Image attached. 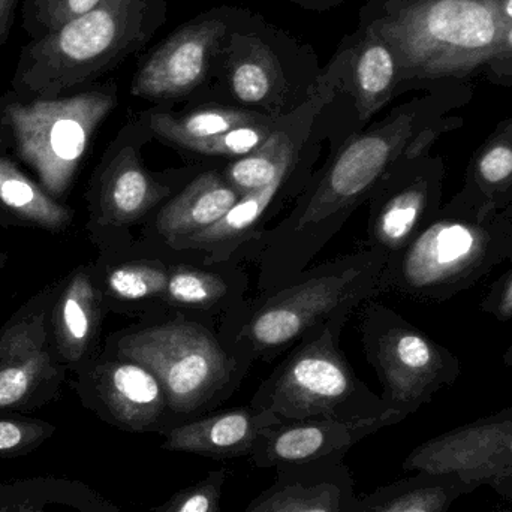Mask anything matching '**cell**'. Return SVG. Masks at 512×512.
I'll use <instances>...</instances> for the list:
<instances>
[{"label":"cell","mask_w":512,"mask_h":512,"mask_svg":"<svg viewBox=\"0 0 512 512\" xmlns=\"http://www.w3.org/2000/svg\"><path fill=\"white\" fill-rule=\"evenodd\" d=\"M283 117H268L252 125L239 126L212 140L203 141L192 147L191 152L198 155L221 156V158L239 159L258 150L270 135L282 125Z\"/></svg>","instance_id":"obj_30"},{"label":"cell","mask_w":512,"mask_h":512,"mask_svg":"<svg viewBox=\"0 0 512 512\" xmlns=\"http://www.w3.org/2000/svg\"><path fill=\"white\" fill-rule=\"evenodd\" d=\"M481 249L480 234L468 225H433L406 251L400 267L402 280L409 288H429L468 267Z\"/></svg>","instance_id":"obj_21"},{"label":"cell","mask_w":512,"mask_h":512,"mask_svg":"<svg viewBox=\"0 0 512 512\" xmlns=\"http://www.w3.org/2000/svg\"><path fill=\"white\" fill-rule=\"evenodd\" d=\"M321 75L312 45L251 11L228 35L201 99L283 117L312 98Z\"/></svg>","instance_id":"obj_6"},{"label":"cell","mask_w":512,"mask_h":512,"mask_svg":"<svg viewBox=\"0 0 512 512\" xmlns=\"http://www.w3.org/2000/svg\"><path fill=\"white\" fill-rule=\"evenodd\" d=\"M384 427L388 424L378 420L307 418L285 421L262 433L249 462L262 469L343 462L352 447Z\"/></svg>","instance_id":"obj_15"},{"label":"cell","mask_w":512,"mask_h":512,"mask_svg":"<svg viewBox=\"0 0 512 512\" xmlns=\"http://www.w3.org/2000/svg\"><path fill=\"white\" fill-rule=\"evenodd\" d=\"M75 212L30 179L21 165L0 155V225L63 234L74 224Z\"/></svg>","instance_id":"obj_23"},{"label":"cell","mask_w":512,"mask_h":512,"mask_svg":"<svg viewBox=\"0 0 512 512\" xmlns=\"http://www.w3.org/2000/svg\"><path fill=\"white\" fill-rule=\"evenodd\" d=\"M104 352L155 373L174 426L209 411L236 391L246 367L209 328L194 321L132 327L108 337Z\"/></svg>","instance_id":"obj_8"},{"label":"cell","mask_w":512,"mask_h":512,"mask_svg":"<svg viewBox=\"0 0 512 512\" xmlns=\"http://www.w3.org/2000/svg\"><path fill=\"white\" fill-rule=\"evenodd\" d=\"M105 0H23V27L30 39L44 38Z\"/></svg>","instance_id":"obj_29"},{"label":"cell","mask_w":512,"mask_h":512,"mask_svg":"<svg viewBox=\"0 0 512 512\" xmlns=\"http://www.w3.org/2000/svg\"><path fill=\"white\" fill-rule=\"evenodd\" d=\"M352 310L337 313L313 328L294 351L259 385L251 405L270 411L282 423L307 418L345 421L405 420L358 379L339 348Z\"/></svg>","instance_id":"obj_7"},{"label":"cell","mask_w":512,"mask_h":512,"mask_svg":"<svg viewBox=\"0 0 512 512\" xmlns=\"http://www.w3.org/2000/svg\"><path fill=\"white\" fill-rule=\"evenodd\" d=\"M501 512H507V511H501Z\"/></svg>","instance_id":"obj_39"},{"label":"cell","mask_w":512,"mask_h":512,"mask_svg":"<svg viewBox=\"0 0 512 512\" xmlns=\"http://www.w3.org/2000/svg\"><path fill=\"white\" fill-rule=\"evenodd\" d=\"M107 313L93 264L78 265L62 277L51 307L50 333L56 357L69 373L99 354V336Z\"/></svg>","instance_id":"obj_17"},{"label":"cell","mask_w":512,"mask_h":512,"mask_svg":"<svg viewBox=\"0 0 512 512\" xmlns=\"http://www.w3.org/2000/svg\"><path fill=\"white\" fill-rule=\"evenodd\" d=\"M358 18L393 48L397 95L465 84L484 71L505 27L496 0H367Z\"/></svg>","instance_id":"obj_2"},{"label":"cell","mask_w":512,"mask_h":512,"mask_svg":"<svg viewBox=\"0 0 512 512\" xmlns=\"http://www.w3.org/2000/svg\"><path fill=\"white\" fill-rule=\"evenodd\" d=\"M363 342L384 385L382 400L403 418L429 402L445 381L444 363L433 343L417 331L388 324L387 312L370 306Z\"/></svg>","instance_id":"obj_14"},{"label":"cell","mask_w":512,"mask_h":512,"mask_svg":"<svg viewBox=\"0 0 512 512\" xmlns=\"http://www.w3.org/2000/svg\"><path fill=\"white\" fill-rule=\"evenodd\" d=\"M152 137L140 119L129 122L111 143L87 186L86 231L101 254L128 248L129 228L144 221L171 188L144 168L140 149Z\"/></svg>","instance_id":"obj_9"},{"label":"cell","mask_w":512,"mask_h":512,"mask_svg":"<svg viewBox=\"0 0 512 512\" xmlns=\"http://www.w3.org/2000/svg\"><path fill=\"white\" fill-rule=\"evenodd\" d=\"M242 197L222 170L206 171L162 204L153 219V227L168 248L179 240L213 227Z\"/></svg>","instance_id":"obj_20"},{"label":"cell","mask_w":512,"mask_h":512,"mask_svg":"<svg viewBox=\"0 0 512 512\" xmlns=\"http://www.w3.org/2000/svg\"><path fill=\"white\" fill-rule=\"evenodd\" d=\"M339 68L340 90L351 102L358 131L394 96L400 66L387 41L375 30L360 26L340 42L331 57Z\"/></svg>","instance_id":"obj_16"},{"label":"cell","mask_w":512,"mask_h":512,"mask_svg":"<svg viewBox=\"0 0 512 512\" xmlns=\"http://www.w3.org/2000/svg\"><path fill=\"white\" fill-rule=\"evenodd\" d=\"M483 72L490 83L512 87V24H505L498 47Z\"/></svg>","instance_id":"obj_33"},{"label":"cell","mask_w":512,"mask_h":512,"mask_svg":"<svg viewBox=\"0 0 512 512\" xmlns=\"http://www.w3.org/2000/svg\"><path fill=\"white\" fill-rule=\"evenodd\" d=\"M499 17L505 24H512V0H496Z\"/></svg>","instance_id":"obj_37"},{"label":"cell","mask_w":512,"mask_h":512,"mask_svg":"<svg viewBox=\"0 0 512 512\" xmlns=\"http://www.w3.org/2000/svg\"><path fill=\"white\" fill-rule=\"evenodd\" d=\"M291 2L304 11L327 12L342 5L346 0H291Z\"/></svg>","instance_id":"obj_35"},{"label":"cell","mask_w":512,"mask_h":512,"mask_svg":"<svg viewBox=\"0 0 512 512\" xmlns=\"http://www.w3.org/2000/svg\"><path fill=\"white\" fill-rule=\"evenodd\" d=\"M227 472L213 471L197 484L177 492L155 512H221Z\"/></svg>","instance_id":"obj_32"},{"label":"cell","mask_w":512,"mask_h":512,"mask_svg":"<svg viewBox=\"0 0 512 512\" xmlns=\"http://www.w3.org/2000/svg\"><path fill=\"white\" fill-rule=\"evenodd\" d=\"M267 114L256 113L234 105L206 102L183 113H174L168 107H156L144 111L138 119L152 137L165 141L177 149L191 152L192 147L212 140L239 126L252 125L268 119Z\"/></svg>","instance_id":"obj_24"},{"label":"cell","mask_w":512,"mask_h":512,"mask_svg":"<svg viewBox=\"0 0 512 512\" xmlns=\"http://www.w3.org/2000/svg\"><path fill=\"white\" fill-rule=\"evenodd\" d=\"M170 265L161 259L125 258L116 252L99 255L93 274L108 312H149L164 303Z\"/></svg>","instance_id":"obj_22"},{"label":"cell","mask_w":512,"mask_h":512,"mask_svg":"<svg viewBox=\"0 0 512 512\" xmlns=\"http://www.w3.org/2000/svg\"><path fill=\"white\" fill-rule=\"evenodd\" d=\"M357 499L355 512H448L475 487L454 475L415 472Z\"/></svg>","instance_id":"obj_27"},{"label":"cell","mask_w":512,"mask_h":512,"mask_svg":"<svg viewBox=\"0 0 512 512\" xmlns=\"http://www.w3.org/2000/svg\"><path fill=\"white\" fill-rule=\"evenodd\" d=\"M119 105L116 81L59 98L0 96V155L32 171L57 201L74 186L96 132Z\"/></svg>","instance_id":"obj_5"},{"label":"cell","mask_w":512,"mask_h":512,"mask_svg":"<svg viewBox=\"0 0 512 512\" xmlns=\"http://www.w3.org/2000/svg\"><path fill=\"white\" fill-rule=\"evenodd\" d=\"M466 95L471 90L465 84L435 90L394 108L367 131L345 138L316 171L291 213L249 246L248 258L258 262L261 295L297 280L349 216L372 198L418 132L454 99Z\"/></svg>","instance_id":"obj_1"},{"label":"cell","mask_w":512,"mask_h":512,"mask_svg":"<svg viewBox=\"0 0 512 512\" xmlns=\"http://www.w3.org/2000/svg\"><path fill=\"white\" fill-rule=\"evenodd\" d=\"M6 259H8V255H6L5 252L2 251V248H0V274H2L3 267H5Z\"/></svg>","instance_id":"obj_38"},{"label":"cell","mask_w":512,"mask_h":512,"mask_svg":"<svg viewBox=\"0 0 512 512\" xmlns=\"http://www.w3.org/2000/svg\"><path fill=\"white\" fill-rule=\"evenodd\" d=\"M387 262V256L370 248L306 270L289 285L261 295L252 306L242 304L222 342L248 369L256 358L271 357L300 342L331 316L354 312L375 294Z\"/></svg>","instance_id":"obj_4"},{"label":"cell","mask_w":512,"mask_h":512,"mask_svg":"<svg viewBox=\"0 0 512 512\" xmlns=\"http://www.w3.org/2000/svg\"><path fill=\"white\" fill-rule=\"evenodd\" d=\"M403 471L454 475L512 501V408L423 442L406 457Z\"/></svg>","instance_id":"obj_13"},{"label":"cell","mask_w":512,"mask_h":512,"mask_svg":"<svg viewBox=\"0 0 512 512\" xmlns=\"http://www.w3.org/2000/svg\"><path fill=\"white\" fill-rule=\"evenodd\" d=\"M427 191L421 180L391 189L384 179L373 192L370 207V248L387 256L405 248L426 209Z\"/></svg>","instance_id":"obj_28"},{"label":"cell","mask_w":512,"mask_h":512,"mask_svg":"<svg viewBox=\"0 0 512 512\" xmlns=\"http://www.w3.org/2000/svg\"><path fill=\"white\" fill-rule=\"evenodd\" d=\"M62 277L21 304L0 327V412L35 411L59 399L68 369L51 343L50 313Z\"/></svg>","instance_id":"obj_11"},{"label":"cell","mask_w":512,"mask_h":512,"mask_svg":"<svg viewBox=\"0 0 512 512\" xmlns=\"http://www.w3.org/2000/svg\"><path fill=\"white\" fill-rule=\"evenodd\" d=\"M23 0H0V47L9 41L17 8Z\"/></svg>","instance_id":"obj_34"},{"label":"cell","mask_w":512,"mask_h":512,"mask_svg":"<svg viewBox=\"0 0 512 512\" xmlns=\"http://www.w3.org/2000/svg\"><path fill=\"white\" fill-rule=\"evenodd\" d=\"M233 262V261H231ZM231 262L215 265H170L164 304L197 312H233L245 304L248 280L231 267Z\"/></svg>","instance_id":"obj_25"},{"label":"cell","mask_w":512,"mask_h":512,"mask_svg":"<svg viewBox=\"0 0 512 512\" xmlns=\"http://www.w3.org/2000/svg\"><path fill=\"white\" fill-rule=\"evenodd\" d=\"M170 0H105L44 38L21 47L11 90L59 98L93 86L140 53L164 26Z\"/></svg>","instance_id":"obj_3"},{"label":"cell","mask_w":512,"mask_h":512,"mask_svg":"<svg viewBox=\"0 0 512 512\" xmlns=\"http://www.w3.org/2000/svg\"><path fill=\"white\" fill-rule=\"evenodd\" d=\"M56 433V426L20 414L0 417V459L27 456Z\"/></svg>","instance_id":"obj_31"},{"label":"cell","mask_w":512,"mask_h":512,"mask_svg":"<svg viewBox=\"0 0 512 512\" xmlns=\"http://www.w3.org/2000/svg\"><path fill=\"white\" fill-rule=\"evenodd\" d=\"M357 499L343 462L288 466L245 512H355Z\"/></svg>","instance_id":"obj_18"},{"label":"cell","mask_w":512,"mask_h":512,"mask_svg":"<svg viewBox=\"0 0 512 512\" xmlns=\"http://www.w3.org/2000/svg\"><path fill=\"white\" fill-rule=\"evenodd\" d=\"M499 309H501V315L512 316V277L510 282L507 283L504 289V295H502L501 303H499Z\"/></svg>","instance_id":"obj_36"},{"label":"cell","mask_w":512,"mask_h":512,"mask_svg":"<svg viewBox=\"0 0 512 512\" xmlns=\"http://www.w3.org/2000/svg\"><path fill=\"white\" fill-rule=\"evenodd\" d=\"M72 375L81 405L110 426L131 433L174 426L164 387L143 364L102 351Z\"/></svg>","instance_id":"obj_12"},{"label":"cell","mask_w":512,"mask_h":512,"mask_svg":"<svg viewBox=\"0 0 512 512\" xmlns=\"http://www.w3.org/2000/svg\"><path fill=\"white\" fill-rule=\"evenodd\" d=\"M282 423L256 406L216 412L177 424L161 433L162 448L171 453L195 454L225 460L251 456L265 430Z\"/></svg>","instance_id":"obj_19"},{"label":"cell","mask_w":512,"mask_h":512,"mask_svg":"<svg viewBox=\"0 0 512 512\" xmlns=\"http://www.w3.org/2000/svg\"><path fill=\"white\" fill-rule=\"evenodd\" d=\"M0 512H122L92 487L56 477L0 483Z\"/></svg>","instance_id":"obj_26"},{"label":"cell","mask_w":512,"mask_h":512,"mask_svg":"<svg viewBox=\"0 0 512 512\" xmlns=\"http://www.w3.org/2000/svg\"><path fill=\"white\" fill-rule=\"evenodd\" d=\"M251 12L239 6L207 9L180 24L147 51L131 81V95L167 107L209 89L231 30Z\"/></svg>","instance_id":"obj_10"}]
</instances>
